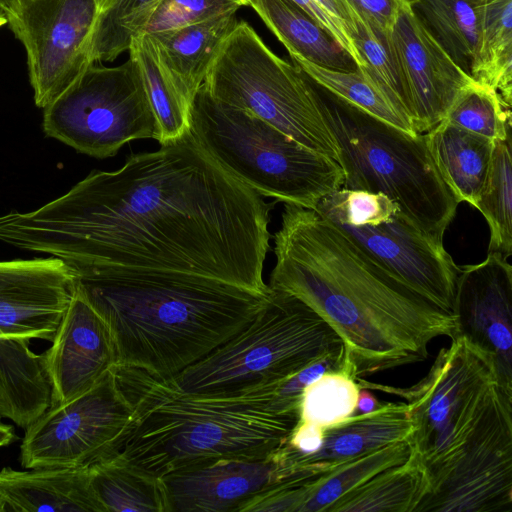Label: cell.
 Returning <instances> with one entry per match:
<instances>
[{"label": "cell", "instance_id": "6da1fadb", "mask_svg": "<svg viewBox=\"0 0 512 512\" xmlns=\"http://www.w3.org/2000/svg\"><path fill=\"white\" fill-rule=\"evenodd\" d=\"M272 208L187 131L36 210L0 215V242L58 257L77 276L172 271L267 293Z\"/></svg>", "mask_w": 512, "mask_h": 512}, {"label": "cell", "instance_id": "7a4b0ae2", "mask_svg": "<svg viewBox=\"0 0 512 512\" xmlns=\"http://www.w3.org/2000/svg\"><path fill=\"white\" fill-rule=\"evenodd\" d=\"M269 287L295 296L342 340L355 377L422 362L455 317L357 248L315 210L284 203Z\"/></svg>", "mask_w": 512, "mask_h": 512}, {"label": "cell", "instance_id": "3957f363", "mask_svg": "<svg viewBox=\"0 0 512 512\" xmlns=\"http://www.w3.org/2000/svg\"><path fill=\"white\" fill-rule=\"evenodd\" d=\"M270 288V287H269ZM106 323L117 365L169 378L247 327L271 296L217 278L172 271L77 276Z\"/></svg>", "mask_w": 512, "mask_h": 512}, {"label": "cell", "instance_id": "277c9868", "mask_svg": "<svg viewBox=\"0 0 512 512\" xmlns=\"http://www.w3.org/2000/svg\"><path fill=\"white\" fill-rule=\"evenodd\" d=\"M113 371L132 418L111 458L159 478L218 459L268 456L299 421V408L276 397V388L210 397L139 368Z\"/></svg>", "mask_w": 512, "mask_h": 512}, {"label": "cell", "instance_id": "5b68a950", "mask_svg": "<svg viewBox=\"0 0 512 512\" xmlns=\"http://www.w3.org/2000/svg\"><path fill=\"white\" fill-rule=\"evenodd\" d=\"M356 380L360 388L406 400L414 425L412 452L429 483L424 499L512 421V394L499 385L491 356L462 337H453L426 376L412 386Z\"/></svg>", "mask_w": 512, "mask_h": 512}, {"label": "cell", "instance_id": "8992f818", "mask_svg": "<svg viewBox=\"0 0 512 512\" xmlns=\"http://www.w3.org/2000/svg\"><path fill=\"white\" fill-rule=\"evenodd\" d=\"M317 88L342 188L389 197L418 228L443 240L459 203L434 163L426 134L406 132Z\"/></svg>", "mask_w": 512, "mask_h": 512}, {"label": "cell", "instance_id": "52a82bcc", "mask_svg": "<svg viewBox=\"0 0 512 512\" xmlns=\"http://www.w3.org/2000/svg\"><path fill=\"white\" fill-rule=\"evenodd\" d=\"M189 131L226 172L261 196L315 210L341 189L343 171L258 116L218 101L202 84L189 111Z\"/></svg>", "mask_w": 512, "mask_h": 512}, {"label": "cell", "instance_id": "ba28073f", "mask_svg": "<svg viewBox=\"0 0 512 512\" xmlns=\"http://www.w3.org/2000/svg\"><path fill=\"white\" fill-rule=\"evenodd\" d=\"M342 345L338 334L309 306L271 289L268 303L247 327L166 379L188 394L244 395L276 388Z\"/></svg>", "mask_w": 512, "mask_h": 512}, {"label": "cell", "instance_id": "9c48e42d", "mask_svg": "<svg viewBox=\"0 0 512 512\" xmlns=\"http://www.w3.org/2000/svg\"><path fill=\"white\" fill-rule=\"evenodd\" d=\"M203 85L218 101L258 116L337 162L317 85L298 66L277 56L248 22L237 21L226 35Z\"/></svg>", "mask_w": 512, "mask_h": 512}, {"label": "cell", "instance_id": "30bf717a", "mask_svg": "<svg viewBox=\"0 0 512 512\" xmlns=\"http://www.w3.org/2000/svg\"><path fill=\"white\" fill-rule=\"evenodd\" d=\"M315 211L412 291L453 314L460 267L443 240L418 228L389 197L341 188Z\"/></svg>", "mask_w": 512, "mask_h": 512}, {"label": "cell", "instance_id": "8fae6325", "mask_svg": "<svg viewBox=\"0 0 512 512\" xmlns=\"http://www.w3.org/2000/svg\"><path fill=\"white\" fill-rule=\"evenodd\" d=\"M43 130L96 158L114 156L131 140L159 136L141 73L130 57L113 67L90 64L44 108Z\"/></svg>", "mask_w": 512, "mask_h": 512}, {"label": "cell", "instance_id": "7c38bea8", "mask_svg": "<svg viewBox=\"0 0 512 512\" xmlns=\"http://www.w3.org/2000/svg\"><path fill=\"white\" fill-rule=\"evenodd\" d=\"M0 10L26 50L34 101L44 109L94 63L98 7L94 0H0Z\"/></svg>", "mask_w": 512, "mask_h": 512}, {"label": "cell", "instance_id": "4fadbf2b", "mask_svg": "<svg viewBox=\"0 0 512 512\" xmlns=\"http://www.w3.org/2000/svg\"><path fill=\"white\" fill-rule=\"evenodd\" d=\"M131 418L112 369L89 390L51 406L26 429L21 465L83 468L109 459Z\"/></svg>", "mask_w": 512, "mask_h": 512}, {"label": "cell", "instance_id": "5bb4252c", "mask_svg": "<svg viewBox=\"0 0 512 512\" xmlns=\"http://www.w3.org/2000/svg\"><path fill=\"white\" fill-rule=\"evenodd\" d=\"M388 46L415 132L426 133L445 118L460 91L474 80L437 42L412 5L399 14Z\"/></svg>", "mask_w": 512, "mask_h": 512}, {"label": "cell", "instance_id": "9a60e30c", "mask_svg": "<svg viewBox=\"0 0 512 512\" xmlns=\"http://www.w3.org/2000/svg\"><path fill=\"white\" fill-rule=\"evenodd\" d=\"M280 449L265 457L218 459L165 475L161 479L169 512H243L262 494L309 477L295 471Z\"/></svg>", "mask_w": 512, "mask_h": 512}, {"label": "cell", "instance_id": "2e32d148", "mask_svg": "<svg viewBox=\"0 0 512 512\" xmlns=\"http://www.w3.org/2000/svg\"><path fill=\"white\" fill-rule=\"evenodd\" d=\"M459 267L453 337L490 355L499 385L512 394V266L488 253L478 264Z\"/></svg>", "mask_w": 512, "mask_h": 512}, {"label": "cell", "instance_id": "e0dca14e", "mask_svg": "<svg viewBox=\"0 0 512 512\" xmlns=\"http://www.w3.org/2000/svg\"><path fill=\"white\" fill-rule=\"evenodd\" d=\"M62 259L0 261V334L52 342L76 291Z\"/></svg>", "mask_w": 512, "mask_h": 512}, {"label": "cell", "instance_id": "ac0fdd59", "mask_svg": "<svg viewBox=\"0 0 512 512\" xmlns=\"http://www.w3.org/2000/svg\"><path fill=\"white\" fill-rule=\"evenodd\" d=\"M46 353L51 406L89 390L117 365L106 323L77 289Z\"/></svg>", "mask_w": 512, "mask_h": 512}, {"label": "cell", "instance_id": "d6986e66", "mask_svg": "<svg viewBox=\"0 0 512 512\" xmlns=\"http://www.w3.org/2000/svg\"><path fill=\"white\" fill-rule=\"evenodd\" d=\"M414 425L405 402L381 403L370 413L352 415L323 429L320 449L309 455L281 452L295 471L317 476L336 466L391 443L410 440Z\"/></svg>", "mask_w": 512, "mask_h": 512}, {"label": "cell", "instance_id": "ffe728a7", "mask_svg": "<svg viewBox=\"0 0 512 512\" xmlns=\"http://www.w3.org/2000/svg\"><path fill=\"white\" fill-rule=\"evenodd\" d=\"M104 512L89 482V467L0 470V512Z\"/></svg>", "mask_w": 512, "mask_h": 512}, {"label": "cell", "instance_id": "44dd1931", "mask_svg": "<svg viewBox=\"0 0 512 512\" xmlns=\"http://www.w3.org/2000/svg\"><path fill=\"white\" fill-rule=\"evenodd\" d=\"M29 341L0 335V417L25 430L52 402L47 353L32 352Z\"/></svg>", "mask_w": 512, "mask_h": 512}, {"label": "cell", "instance_id": "7402d4cb", "mask_svg": "<svg viewBox=\"0 0 512 512\" xmlns=\"http://www.w3.org/2000/svg\"><path fill=\"white\" fill-rule=\"evenodd\" d=\"M237 21L236 13H228L184 28L148 34L190 106L221 43Z\"/></svg>", "mask_w": 512, "mask_h": 512}, {"label": "cell", "instance_id": "603a6c76", "mask_svg": "<svg viewBox=\"0 0 512 512\" xmlns=\"http://www.w3.org/2000/svg\"><path fill=\"white\" fill-rule=\"evenodd\" d=\"M425 134L434 163L458 203L465 201L476 207L495 141L446 120Z\"/></svg>", "mask_w": 512, "mask_h": 512}, {"label": "cell", "instance_id": "cb8c5ba5", "mask_svg": "<svg viewBox=\"0 0 512 512\" xmlns=\"http://www.w3.org/2000/svg\"><path fill=\"white\" fill-rule=\"evenodd\" d=\"M248 6L284 45L290 57L340 71L358 68L338 42L291 0H248Z\"/></svg>", "mask_w": 512, "mask_h": 512}, {"label": "cell", "instance_id": "d4e9b609", "mask_svg": "<svg viewBox=\"0 0 512 512\" xmlns=\"http://www.w3.org/2000/svg\"><path fill=\"white\" fill-rule=\"evenodd\" d=\"M428 489L425 468L411 452L405 462L379 472L327 512H416Z\"/></svg>", "mask_w": 512, "mask_h": 512}, {"label": "cell", "instance_id": "484cf974", "mask_svg": "<svg viewBox=\"0 0 512 512\" xmlns=\"http://www.w3.org/2000/svg\"><path fill=\"white\" fill-rule=\"evenodd\" d=\"M412 6L437 42L471 77L477 57L484 0H414Z\"/></svg>", "mask_w": 512, "mask_h": 512}, {"label": "cell", "instance_id": "4316f807", "mask_svg": "<svg viewBox=\"0 0 512 512\" xmlns=\"http://www.w3.org/2000/svg\"><path fill=\"white\" fill-rule=\"evenodd\" d=\"M89 482L104 512H169L162 479L119 459L90 466Z\"/></svg>", "mask_w": 512, "mask_h": 512}, {"label": "cell", "instance_id": "83f0119b", "mask_svg": "<svg viewBox=\"0 0 512 512\" xmlns=\"http://www.w3.org/2000/svg\"><path fill=\"white\" fill-rule=\"evenodd\" d=\"M128 52L141 73L158 125V142L163 144L182 136L189 131L190 105L160 60L150 36L136 34Z\"/></svg>", "mask_w": 512, "mask_h": 512}, {"label": "cell", "instance_id": "f1b7e54d", "mask_svg": "<svg viewBox=\"0 0 512 512\" xmlns=\"http://www.w3.org/2000/svg\"><path fill=\"white\" fill-rule=\"evenodd\" d=\"M412 452L410 440L380 447L317 475L298 512H327L340 498L366 483L379 472L405 462Z\"/></svg>", "mask_w": 512, "mask_h": 512}, {"label": "cell", "instance_id": "f546056e", "mask_svg": "<svg viewBox=\"0 0 512 512\" xmlns=\"http://www.w3.org/2000/svg\"><path fill=\"white\" fill-rule=\"evenodd\" d=\"M471 77L496 90L511 107L512 0H484L477 57Z\"/></svg>", "mask_w": 512, "mask_h": 512}, {"label": "cell", "instance_id": "4dcf8cb0", "mask_svg": "<svg viewBox=\"0 0 512 512\" xmlns=\"http://www.w3.org/2000/svg\"><path fill=\"white\" fill-rule=\"evenodd\" d=\"M291 59L323 90L406 132L417 134L366 72L358 68L352 71L330 69L295 56Z\"/></svg>", "mask_w": 512, "mask_h": 512}, {"label": "cell", "instance_id": "1f68e13d", "mask_svg": "<svg viewBox=\"0 0 512 512\" xmlns=\"http://www.w3.org/2000/svg\"><path fill=\"white\" fill-rule=\"evenodd\" d=\"M490 229L488 253L512 254L511 136L494 142L489 170L476 207Z\"/></svg>", "mask_w": 512, "mask_h": 512}, {"label": "cell", "instance_id": "d6a6232c", "mask_svg": "<svg viewBox=\"0 0 512 512\" xmlns=\"http://www.w3.org/2000/svg\"><path fill=\"white\" fill-rule=\"evenodd\" d=\"M510 109L496 90L474 80L460 91L443 120L501 141L511 136Z\"/></svg>", "mask_w": 512, "mask_h": 512}, {"label": "cell", "instance_id": "836d02e7", "mask_svg": "<svg viewBox=\"0 0 512 512\" xmlns=\"http://www.w3.org/2000/svg\"><path fill=\"white\" fill-rule=\"evenodd\" d=\"M360 387L348 371L328 372L307 386L299 404V423L322 429L354 415Z\"/></svg>", "mask_w": 512, "mask_h": 512}, {"label": "cell", "instance_id": "e575fe53", "mask_svg": "<svg viewBox=\"0 0 512 512\" xmlns=\"http://www.w3.org/2000/svg\"><path fill=\"white\" fill-rule=\"evenodd\" d=\"M160 0H115L98 15L91 45V58L111 62L128 51L132 38L139 33Z\"/></svg>", "mask_w": 512, "mask_h": 512}, {"label": "cell", "instance_id": "d590c367", "mask_svg": "<svg viewBox=\"0 0 512 512\" xmlns=\"http://www.w3.org/2000/svg\"><path fill=\"white\" fill-rule=\"evenodd\" d=\"M355 24L351 37L365 64L360 70L372 78L399 114L413 126L411 108L389 50L388 38L374 31L358 15Z\"/></svg>", "mask_w": 512, "mask_h": 512}, {"label": "cell", "instance_id": "8d00e7d4", "mask_svg": "<svg viewBox=\"0 0 512 512\" xmlns=\"http://www.w3.org/2000/svg\"><path fill=\"white\" fill-rule=\"evenodd\" d=\"M240 7L238 0H160L139 33L153 34L184 28L236 13Z\"/></svg>", "mask_w": 512, "mask_h": 512}, {"label": "cell", "instance_id": "74e56055", "mask_svg": "<svg viewBox=\"0 0 512 512\" xmlns=\"http://www.w3.org/2000/svg\"><path fill=\"white\" fill-rule=\"evenodd\" d=\"M335 371H348L353 375L343 345L316 359L283 381L276 387L275 395L284 403L299 407L304 389L322 375Z\"/></svg>", "mask_w": 512, "mask_h": 512}, {"label": "cell", "instance_id": "f35d334b", "mask_svg": "<svg viewBox=\"0 0 512 512\" xmlns=\"http://www.w3.org/2000/svg\"><path fill=\"white\" fill-rule=\"evenodd\" d=\"M314 477L283 483L250 502L243 512H298L307 497L309 482Z\"/></svg>", "mask_w": 512, "mask_h": 512}, {"label": "cell", "instance_id": "ab89813d", "mask_svg": "<svg viewBox=\"0 0 512 512\" xmlns=\"http://www.w3.org/2000/svg\"><path fill=\"white\" fill-rule=\"evenodd\" d=\"M372 29L389 38L393 26L405 8L414 0H344Z\"/></svg>", "mask_w": 512, "mask_h": 512}, {"label": "cell", "instance_id": "60d3db41", "mask_svg": "<svg viewBox=\"0 0 512 512\" xmlns=\"http://www.w3.org/2000/svg\"><path fill=\"white\" fill-rule=\"evenodd\" d=\"M306 14L322 26L338 44L352 57L359 69L365 67L364 61L344 26L324 10L316 0H291Z\"/></svg>", "mask_w": 512, "mask_h": 512}, {"label": "cell", "instance_id": "b9f144b4", "mask_svg": "<svg viewBox=\"0 0 512 512\" xmlns=\"http://www.w3.org/2000/svg\"><path fill=\"white\" fill-rule=\"evenodd\" d=\"M319 5L332 17L339 21L351 37L356 30L355 19L357 14L347 5L344 0H316ZM352 39V37H351Z\"/></svg>", "mask_w": 512, "mask_h": 512}, {"label": "cell", "instance_id": "7bdbcfd3", "mask_svg": "<svg viewBox=\"0 0 512 512\" xmlns=\"http://www.w3.org/2000/svg\"><path fill=\"white\" fill-rule=\"evenodd\" d=\"M381 402L366 388H360L354 415L370 413L376 410Z\"/></svg>", "mask_w": 512, "mask_h": 512}, {"label": "cell", "instance_id": "ee69618b", "mask_svg": "<svg viewBox=\"0 0 512 512\" xmlns=\"http://www.w3.org/2000/svg\"><path fill=\"white\" fill-rule=\"evenodd\" d=\"M14 440L15 433L13 427L0 423V448L11 444Z\"/></svg>", "mask_w": 512, "mask_h": 512}, {"label": "cell", "instance_id": "f6af8a7d", "mask_svg": "<svg viewBox=\"0 0 512 512\" xmlns=\"http://www.w3.org/2000/svg\"><path fill=\"white\" fill-rule=\"evenodd\" d=\"M94 1L98 7L99 14H100L103 11H105L106 9H108L114 3L115 0H94Z\"/></svg>", "mask_w": 512, "mask_h": 512}, {"label": "cell", "instance_id": "bcb514c9", "mask_svg": "<svg viewBox=\"0 0 512 512\" xmlns=\"http://www.w3.org/2000/svg\"><path fill=\"white\" fill-rule=\"evenodd\" d=\"M6 24V18L2 12H0V27Z\"/></svg>", "mask_w": 512, "mask_h": 512}, {"label": "cell", "instance_id": "7dc6e473", "mask_svg": "<svg viewBox=\"0 0 512 512\" xmlns=\"http://www.w3.org/2000/svg\"><path fill=\"white\" fill-rule=\"evenodd\" d=\"M242 6H248V0H238Z\"/></svg>", "mask_w": 512, "mask_h": 512}, {"label": "cell", "instance_id": "c3c4849f", "mask_svg": "<svg viewBox=\"0 0 512 512\" xmlns=\"http://www.w3.org/2000/svg\"><path fill=\"white\" fill-rule=\"evenodd\" d=\"M0 335H2V334H0Z\"/></svg>", "mask_w": 512, "mask_h": 512}, {"label": "cell", "instance_id": "681fc988", "mask_svg": "<svg viewBox=\"0 0 512 512\" xmlns=\"http://www.w3.org/2000/svg\"><path fill=\"white\" fill-rule=\"evenodd\" d=\"M0 12H1V10H0Z\"/></svg>", "mask_w": 512, "mask_h": 512}]
</instances>
